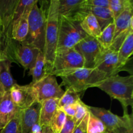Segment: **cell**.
<instances>
[{
	"label": "cell",
	"instance_id": "obj_28",
	"mask_svg": "<svg viewBox=\"0 0 133 133\" xmlns=\"http://www.w3.org/2000/svg\"><path fill=\"white\" fill-rule=\"evenodd\" d=\"M106 132V128L101 121L90 112L88 125H87V133Z\"/></svg>",
	"mask_w": 133,
	"mask_h": 133
},
{
	"label": "cell",
	"instance_id": "obj_39",
	"mask_svg": "<svg viewBox=\"0 0 133 133\" xmlns=\"http://www.w3.org/2000/svg\"><path fill=\"white\" fill-rule=\"evenodd\" d=\"M5 93H6V90H5V88L3 86V84L0 83V101H1L3 96H5Z\"/></svg>",
	"mask_w": 133,
	"mask_h": 133
},
{
	"label": "cell",
	"instance_id": "obj_3",
	"mask_svg": "<svg viewBox=\"0 0 133 133\" xmlns=\"http://www.w3.org/2000/svg\"><path fill=\"white\" fill-rule=\"evenodd\" d=\"M58 0L49 1L47 10L46 27L45 32V45L43 53L49 66L53 62L57 51L58 32Z\"/></svg>",
	"mask_w": 133,
	"mask_h": 133
},
{
	"label": "cell",
	"instance_id": "obj_38",
	"mask_svg": "<svg viewBox=\"0 0 133 133\" xmlns=\"http://www.w3.org/2000/svg\"><path fill=\"white\" fill-rule=\"evenodd\" d=\"M5 58H8V57L6 55V52L4 50L3 44L2 40H1V37H0V61Z\"/></svg>",
	"mask_w": 133,
	"mask_h": 133
},
{
	"label": "cell",
	"instance_id": "obj_14",
	"mask_svg": "<svg viewBox=\"0 0 133 133\" xmlns=\"http://www.w3.org/2000/svg\"><path fill=\"white\" fill-rule=\"evenodd\" d=\"M58 14L81 22L88 14L85 0H58Z\"/></svg>",
	"mask_w": 133,
	"mask_h": 133
},
{
	"label": "cell",
	"instance_id": "obj_2",
	"mask_svg": "<svg viewBox=\"0 0 133 133\" xmlns=\"http://www.w3.org/2000/svg\"><path fill=\"white\" fill-rule=\"evenodd\" d=\"M97 88L106 92L111 98L119 101L123 109V114H128L127 107H132L133 75L122 77L118 74L107 77Z\"/></svg>",
	"mask_w": 133,
	"mask_h": 133
},
{
	"label": "cell",
	"instance_id": "obj_29",
	"mask_svg": "<svg viewBox=\"0 0 133 133\" xmlns=\"http://www.w3.org/2000/svg\"><path fill=\"white\" fill-rule=\"evenodd\" d=\"M127 0H109V9L112 15L113 19H116L124 10Z\"/></svg>",
	"mask_w": 133,
	"mask_h": 133
},
{
	"label": "cell",
	"instance_id": "obj_1",
	"mask_svg": "<svg viewBox=\"0 0 133 133\" xmlns=\"http://www.w3.org/2000/svg\"><path fill=\"white\" fill-rule=\"evenodd\" d=\"M53 75L60 77L62 79L61 87L64 86L66 89L71 88L80 94L88 88L97 87L102 81L109 77L96 68H82L66 70L55 73Z\"/></svg>",
	"mask_w": 133,
	"mask_h": 133
},
{
	"label": "cell",
	"instance_id": "obj_15",
	"mask_svg": "<svg viewBox=\"0 0 133 133\" xmlns=\"http://www.w3.org/2000/svg\"><path fill=\"white\" fill-rule=\"evenodd\" d=\"M41 103L36 101L31 107L20 112V126L22 133H32L35 125L39 123Z\"/></svg>",
	"mask_w": 133,
	"mask_h": 133
},
{
	"label": "cell",
	"instance_id": "obj_17",
	"mask_svg": "<svg viewBox=\"0 0 133 133\" xmlns=\"http://www.w3.org/2000/svg\"><path fill=\"white\" fill-rule=\"evenodd\" d=\"M32 6L26 9L21 17L12 23L10 31V39L16 42L26 41L29 33L28 16Z\"/></svg>",
	"mask_w": 133,
	"mask_h": 133
},
{
	"label": "cell",
	"instance_id": "obj_24",
	"mask_svg": "<svg viewBox=\"0 0 133 133\" xmlns=\"http://www.w3.org/2000/svg\"><path fill=\"white\" fill-rule=\"evenodd\" d=\"M12 62L8 58L0 61V83L3 84L6 92L10 90L16 81L10 74Z\"/></svg>",
	"mask_w": 133,
	"mask_h": 133
},
{
	"label": "cell",
	"instance_id": "obj_33",
	"mask_svg": "<svg viewBox=\"0 0 133 133\" xmlns=\"http://www.w3.org/2000/svg\"><path fill=\"white\" fill-rule=\"evenodd\" d=\"M114 133H133V118L132 115L128 122L123 125L118 127L112 131Z\"/></svg>",
	"mask_w": 133,
	"mask_h": 133
},
{
	"label": "cell",
	"instance_id": "obj_26",
	"mask_svg": "<svg viewBox=\"0 0 133 133\" xmlns=\"http://www.w3.org/2000/svg\"><path fill=\"white\" fill-rule=\"evenodd\" d=\"M79 100H81L80 94L75 92L71 88H67L63 96L59 99L58 108L62 109L69 105H74L77 103Z\"/></svg>",
	"mask_w": 133,
	"mask_h": 133
},
{
	"label": "cell",
	"instance_id": "obj_34",
	"mask_svg": "<svg viewBox=\"0 0 133 133\" xmlns=\"http://www.w3.org/2000/svg\"><path fill=\"white\" fill-rule=\"evenodd\" d=\"M75 126V122L74 120V118L66 116V122L59 133H73Z\"/></svg>",
	"mask_w": 133,
	"mask_h": 133
},
{
	"label": "cell",
	"instance_id": "obj_25",
	"mask_svg": "<svg viewBox=\"0 0 133 133\" xmlns=\"http://www.w3.org/2000/svg\"><path fill=\"white\" fill-rule=\"evenodd\" d=\"M114 31L115 25L114 22L109 24L103 30L99 37L97 38V42L102 49H108L110 48L114 39Z\"/></svg>",
	"mask_w": 133,
	"mask_h": 133
},
{
	"label": "cell",
	"instance_id": "obj_22",
	"mask_svg": "<svg viewBox=\"0 0 133 133\" xmlns=\"http://www.w3.org/2000/svg\"><path fill=\"white\" fill-rule=\"evenodd\" d=\"M81 27L88 36L96 39L99 37L102 32L96 17L90 12L81 22Z\"/></svg>",
	"mask_w": 133,
	"mask_h": 133
},
{
	"label": "cell",
	"instance_id": "obj_41",
	"mask_svg": "<svg viewBox=\"0 0 133 133\" xmlns=\"http://www.w3.org/2000/svg\"><path fill=\"white\" fill-rule=\"evenodd\" d=\"M1 20H0V36H1Z\"/></svg>",
	"mask_w": 133,
	"mask_h": 133
},
{
	"label": "cell",
	"instance_id": "obj_36",
	"mask_svg": "<svg viewBox=\"0 0 133 133\" xmlns=\"http://www.w3.org/2000/svg\"><path fill=\"white\" fill-rule=\"evenodd\" d=\"M89 114L90 112H88L79 124L75 126L73 133H87V125L89 118Z\"/></svg>",
	"mask_w": 133,
	"mask_h": 133
},
{
	"label": "cell",
	"instance_id": "obj_10",
	"mask_svg": "<svg viewBox=\"0 0 133 133\" xmlns=\"http://www.w3.org/2000/svg\"><path fill=\"white\" fill-rule=\"evenodd\" d=\"M94 68L106 74L109 77L117 75L123 70L119 65L118 52L110 49H101L96 58Z\"/></svg>",
	"mask_w": 133,
	"mask_h": 133
},
{
	"label": "cell",
	"instance_id": "obj_9",
	"mask_svg": "<svg viewBox=\"0 0 133 133\" xmlns=\"http://www.w3.org/2000/svg\"><path fill=\"white\" fill-rule=\"evenodd\" d=\"M9 92L12 102L20 110L27 109L38 101L36 89L31 83L24 86L16 83Z\"/></svg>",
	"mask_w": 133,
	"mask_h": 133
},
{
	"label": "cell",
	"instance_id": "obj_4",
	"mask_svg": "<svg viewBox=\"0 0 133 133\" xmlns=\"http://www.w3.org/2000/svg\"><path fill=\"white\" fill-rule=\"evenodd\" d=\"M38 3V1L32 5L29 14V33L26 41L35 45L43 52L45 45L48 9H44L43 5L39 7Z\"/></svg>",
	"mask_w": 133,
	"mask_h": 133
},
{
	"label": "cell",
	"instance_id": "obj_5",
	"mask_svg": "<svg viewBox=\"0 0 133 133\" xmlns=\"http://www.w3.org/2000/svg\"><path fill=\"white\" fill-rule=\"evenodd\" d=\"M4 50L12 62L19 64L26 70L33 67L38 55L42 51L28 42H16L12 39L7 42Z\"/></svg>",
	"mask_w": 133,
	"mask_h": 133
},
{
	"label": "cell",
	"instance_id": "obj_19",
	"mask_svg": "<svg viewBox=\"0 0 133 133\" xmlns=\"http://www.w3.org/2000/svg\"><path fill=\"white\" fill-rule=\"evenodd\" d=\"M133 53V31L130 32L126 38L123 41V44L119 48L118 51V62L121 68L123 70L129 71L130 74H132L129 70L127 65L131 62V58H130Z\"/></svg>",
	"mask_w": 133,
	"mask_h": 133
},
{
	"label": "cell",
	"instance_id": "obj_23",
	"mask_svg": "<svg viewBox=\"0 0 133 133\" xmlns=\"http://www.w3.org/2000/svg\"><path fill=\"white\" fill-rule=\"evenodd\" d=\"M87 7L88 12L92 13L96 17L102 31L109 24L114 22V19L109 8L90 7L87 6Z\"/></svg>",
	"mask_w": 133,
	"mask_h": 133
},
{
	"label": "cell",
	"instance_id": "obj_11",
	"mask_svg": "<svg viewBox=\"0 0 133 133\" xmlns=\"http://www.w3.org/2000/svg\"><path fill=\"white\" fill-rule=\"evenodd\" d=\"M18 0H0V20L1 23V37L3 47L10 38V27Z\"/></svg>",
	"mask_w": 133,
	"mask_h": 133
},
{
	"label": "cell",
	"instance_id": "obj_40",
	"mask_svg": "<svg viewBox=\"0 0 133 133\" xmlns=\"http://www.w3.org/2000/svg\"><path fill=\"white\" fill-rule=\"evenodd\" d=\"M42 127V133H54L51 129L49 126H44Z\"/></svg>",
	"mask_w": 133,
	"mask_h": 133
},
{
	"label": "cell",
	"instance_id": "obj_30",
	"mask_svg": "<svg viewBox=\"0 0 133 133\" xmlns=\"http://www.w3.org/2000/svg\"><path fill=\"white\" fill-rule=\"evenodd\" d=\"M0 133H22L20 126V112L1 130Z\"/></svg>",
	"mask_w": 133,
	"mask_h": 133
},
{
	"label": "cell",
	"instance_id": "obj_43",
	"mask_svg": "<svg viewBox=\"0 0 133 133\" xmlns=\"http://www.w3.org/2000/svg\"><path fill=\"white\" fill-rule=\"evenodd\" d=\"M106 133H107V132H106Z\"/></svg>",
	"mask_w": 133,
	"mask_h": 133
},
{
	"label": "cell",
	"instance_id": "obj_20",
	"mask_svg": "<svg viewBox=\"0 0 133 133\" xmlns=\"http://www.w3.org/2000/svg\"><path fill=\"white\" fill-rule=\"evenodd\" d=\"M60 99H49L41 102L39 123L41 127L49 126L55 112L58 107Z\"/></svg>",
	"mask_w": 133,
	"mask_h": 133
},
{
	"label": "cell",
	"instance_id": "obj_35",
	"mask_svg": "<svg viewBox=\"0 0 133 133\" xmlns=\"http://www.w3.org/2000/svg\"><path fill=\"white\" fill-rule=\"evenodd\" d=\"M85 5L90 7H109V0H85Z\"/></svg>",
	"mask_w": 133,
	"mask_h": 133
},
{
	"label": "cell",
	"instance_id": "obj_16",
	"mask_svg": "<svg viewBox=\"0 0 133 133\" xmlns=\"http://www.w3.org/2000/svg\"><path fill=\"white\" fill-rule=\"evenodd\" d=\"M20 111V109H18L12 101L10 92H6L0 101V131L19 114Z\"/></svg>",
	"mask_w": 133,
	"mask_h": 133
},
{
	"label": "cell",
	"instance_id": "obj_7",
	"mask_svg": "<svg viewBox=\"0 0 133 133\" xmlns=\"http://www.w3.org/2000/svg\"><path fill=\"white\" fill-rule=\"evenodd\" d=\"M83 56L74 48L57 49L51 64L48 68V73L53 75L57 72L84 68Z\"/></svg>",
	"mask_w": 133,
	"mask_h": 133
},
{
	"label": "cell",
	"instance_id": "obj_27",
	"mask_svg": "<svg viewBox=\"0 0 133 133\" xmlns=\"http://www.w3.org/2000/svg\"><path fill=\"white\" fill-rule=\"evenodd\" d=\"M66 119V114L58 108L51 120L49 127L54 133H59L64 125Z\"/></svg>",
	"mask_w": 133,
	"mask_h": 133
},
{
	"label": "cell",
	"instance_id": "obj_6",
	"mask_svg": "<svg viewBox=\"0 0 133 133\" xmlns=\"http://www.w3.org/2000/svg\"><path fill=\"white\" fill-rule=\"evenodd\" d=\"M87 36L81 27V22L58 15V42L57 49L74 48Z\"/></svg>",
	"mask_w": 133,
	"mask_h": 133
},
{
	"label": "cell",
	"instance_id": "obj_37",
	"mask_svg": "<svg viewBox=\"0 0 133 133\" xmlns=\"http://www.w3.org/2000/svg\"><path fill=\"white\" fill-rule=\"evenodd\" d=\"M61 109V110L66 114V115L67 116L74 118L75 113H76L77 103L74 104V105H69V106H67L66 107L62 108V109Z\"/></svg>",
	"mask_w": 133,
	"mask_h": 133
},
{
	"label": "cell",
	"instance_id": "obj_18",
	"mask_svg": "<svg viewBox=\"0 0 133 133\" xmlns=\"http://www.w3.org/2000/svg\"><path fill=\"white\" fill-rule=\"evenodd\" d=\"M115 31L114 37L120 32L125 31L133 25V2L131 0H127V5L124 10L114 19Z\"/></svg>",
	"mask_w": 133,
	"mask_h": 133
},
{
	"label": "cell",
	"instance_id": "obj_21",
	"mask_svg": "<svg viewBox=\"0 0 133 133\" xmlns=\"http://www.w3.org/2000/svg\"><path fill=\"white\" fill-rule=\"evenodd\" d=\"M29 74L32 76L31 84H35L48 74L47 62L42 51L38 53L36 62L33 67L29 70Z\"/></svg>",
	"mask_w": 133,
	"mask_h": 133
},
{
	"label": "cell",
	"instance_id": "obj_8",
	"mask_svg": "<svg viewBox=\"0 0 133 133\" xmlns=\"http://www.w3.org/2000/svg\"><path fill=\"white\" fill-rule=\"evenodd\" d=\"M32 84L36 89L38 101L40 103L49 99H61L64 94V91L57 83L56 77L50 74Z\"/></svg>",
	"mask_w": 133,
	"mask_h": 133
},
{
	"label": "cell",
	"instance_id": "obj_12",
	"mask_svg": "<svg viewBox=\"0 0 133 133\" xmlns=\"http://www.w3.org/2000/svg\"><path fill=\"white\" fill-rule=\"evenodd\" d=\"M84 59V68H94L96 58L101 50L97 39L87 35L75 46Z\"/></svg>",
	"mask_w": 133,
	"mask_h": 133
},
{
	"label": "cell",
	"instance_id": "obj_42",
	"mask_svg": "<svg viewBox=\"0 0 133 133\" xmlns=\"http://www.w3.org/2000/svg\"><path fill=\"white\" fill-rule=\"evenodd\" d=\"M107 133H114V132H107Z\"/></svg>",
	"mask_w": 133,
	"mask_h": 133
},
{
	"label": "cell",
	"instance_id": "obj_13",
	"mask_svg": "<svg viewBox=\"0 0 133 133\" xmlns=\"http://www.w3.org/2000/svg\"><path fill=\"white\" fill-rule=\"evenodd\" d=\"M88 110L101 121L106 128L107 132H112L116 128L125 124L132 115L125 114L123 116L120 117L103 108L90 106H88Z\"/></svg>",
	"mask_w": 133,
	"mask_h": 133
},
{
	"label": "cell",
	"instance_id": "obj_31",
	"mask_svg": "<svg viewBox=\"0 0 133 133\" xmlns=\"http://www.w3.org/2000/svg\"><path fill=\"white\" fill-rule=\"evenodd\" d=\"M133 31V25L130 26L129 28L127 29V30L120 32L119 35H117V36H116V37H114V39H113L112 45L109 49L118 52V50H119V48H120V46L122 45V44H123V41H124L126 37L127 36V35L130 33V32H131V31Z\"/></svg>",
	"mask_w": 133,
	"mask_h": 133
},
{
	"label": "cell",
	"instance_id": "obj_32",
	"mask_svg": "<svg viewBox=\"0 0 133 133\" xmlns=\"http://www.w3.org/2000/svg\"><path fill=\"white\" fill-rule=\"evenodd\" d=\"M89 112L88 110V106L84 104L81 99L79 100L77 103V110L76 113L73 118L75 122V125H77L79 124L83 120V118L86 116V114Z\"/></svg>",
	"mask_w": 133,
	"mask_h": 133
}]
</instances>
